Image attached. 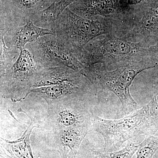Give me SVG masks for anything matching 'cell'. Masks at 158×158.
<instances>
[{
  "mask_svg": "<svg viewBox=\"0 0 158 158\" xmlns=\"http://www.w3.org/2000/svg\"><path fill=\"white\" fill-rule=\"evenodd\" d=\"M139 144L131 141L128 142L123 149L113 152H108L103 149L92 148L89 150L88 158H131L138 150Z\"/></svg>",
  "mask_w": 158,
  "mask_h": 158,
  "instance_id": "5bb4252c",
  "label": "cell"
},
{
  "mask_svg": "<svg viewBox=\"0 0 158 158\" xmlns=\"http://www.w3.org/2000/svg\"><path fill=\"white\" fill-rule=\"evenodd\" d=\"M82 74L65 66L48 68L32 88L56 85L64 81L76 78Z\"/></svg>",
  "mask_w": 158,
  "mask_h": 158,
  "instance_id": "7c38bea8",
  "label": "cell"
},
{
  "mask_svg": "<svg viewBox=\"0 0 158 158\" xmlns=\"http://www.w3.org/2000/svg\"><path fill=\"white\" fill-rule=\"evenodd\" d=\"M76 56L86 67L100 64L102 68L112 70L142 61L158 63V47H146L110 34L92 40Z\"/></svg>",
  "mask_w": 158,
  "mask_h": 158,
  "instance_id": "6da1fadb",
  "label": "cell"
},
{
  "mask_svg": "<svg viewBox=\"0 0 158 158\" xmlns=\"http://www.w3.org/2000/svg\"><path fill=\"white\" fill-rule=\"evenodd\" d=\"M35 60L46 68L65 66L83 74L86 66L55 35L40 37L31 44Z\"/></svg>",
  "mask_w": 158,
  "mask_h": 158,
  "instance_id": "52a82bcc",
  "label": "cell"
},
{
  "mask_svg": "<svg viewBox=\"0 0 158 158\" xmlns=\"http://www.w3.org/2000/svg\"><path fill=\"white\" fill-rule=\"evenodd\" d=\"M40 1V0H17L20 7L25 9H34Z\"/></svg>",
  "mask_w": 158,
  "mask_h": 158,
  "instance_id": "e0dca14e",
  "label": "cell"
},
{
  "mask_svg": "<svg viewBox=\"0 0 158 158\" xmlns=\"http://www.w3.org/2000/svg\"><path fill=\"white\" fill-rule=\"evenodd\" d=\"M91 126L101 135L104 140L103 149L108 152L118 151L126 141L142 135H153L158 130L148 104L117 120L92 116Z\"/></svg>",
  "mask_w": 158,
  "mask_h": 158,
  "instance_id": "3957f363",
  "label": "cell"
},
{
  "mask_svg": "<svg viewBox=\"0 0 158 158\" xmlns=\"http://www.w3.org/2000/svg\"><path fill=\"white\" fill-rule=\"evenodd\" d=\"M29 135L14 141H1V146L14 158H34L29 141Z\"/></svg>",
  "mask_w": 158,
  "mask_h": 158,
  "instance_id": "4fadbf2b",
  "label": "cell"
},
{
  "mask_svg": "<svg viewBox=\"0 0 158 158\" xmlns=\"http://www.w3.org/2000/svg\"><path fill=\"white\" fill-rule=\"evenodd\" d=\"M157 65L152 61H142L122 65L112 70L94 65L85 67L84 74L94 86L97 94L102 91L114 93L121 103L122 114L126 116L139 109L130 92L134 80L142 72Z\"/></svg>",
  "mask_w": 158,
  "mask_h": 158,
  "instance_id": "7a4b0ae2",
  "label": "cell"
},
{
  "mask_svg": "<svg viewBox=\"0 0 158 158\" xmlns=\"http://www.w3.org/2000/svg\"><path fill=\"white\" fill-rule=\"evenodd\" d=\"M70 6L72 11L83 17L97 15L115 20L121 17L123 3L121 0H77Z\"/></svg>",
  "mask_w": 158,
  "mask_h": 158,
  "instance_id": "9c48e42d",
  "label": "cell"
},
{
  "mask_svg": "<svg viewBox=\"0 0 158 158\" xmlns=\"http://www.w3.org/2000/svg\"><path fill=\"white\" fill-rule=\"evenodd\" d=\"M49 35H55L51 29L37 27L29 20L16 31L14 37L15 47L19 49L24 48L27 44L32 43L40 37Z\"/></svg>",
  "mask_w": 158,
  "mask_h": 158,
  "instance_id": "8fae6325",
  "label": "cell"
},
{
  "mask_svg": "<svg viewBox=\"0 0 158 158\" xmlns=\"http://www.w3.org/2000/svg\"><path fill=\"white\" fill-rule=\"evenodd\" d=\"M48 123L54 131L91 122V115L84 99L66 98L47 102Z\"/></svg>",
  "mask_w": 158,
  "mask_h": 158,
  "instance_id": "ba28073f",
  "label": "cell"
},
{
  "mask_svg": "<svg viewBox=\"0 0 158 158\" xmlns=\"http://www.w3.org/2000/svg\"><path fill=\"white\" fill-rule=\"evenodd\" d=\"M51 30L76 56L92 40L113 34V21L103 17L96 20L83 17L68 7L52 25Z\"/></svg>",
  "mask_w": 158,
  "mask_h": 158,
  "instance_id": "277c9868",
  "label": "cell"
},
{
  "mask_svg": "<svg viewBox=\"0 0 158 158\" xmlns=\"http://www.w3.org/2000/svg\"><path fill=\"white\" fill-rule=\"evenodd\" d=\"M14 63L1 69V94L13 102L24 99L34 84L48 68L39 64L30 51L19 49Z\"/></svg>",
  "mask_w": 158,
  "mask_h": 158,
  "instance_id": "5b68a950",
  "label": "cell"
},
{
  "mask_svg": "<svg viewBox=\"0 0 158 158\" xmlns=\"http://www.w3.org/2000/svg\"><path fill=\"white\" fill-rule=\"evenodd\" d=\"M112 34L146 47L158 45V0L113 21Z\"/></svg>",
  "mask_w": 158,
  "mask_h": 158,
  "instance_id": "8992f818",
  "label": "cell"
},
{
  "mask_svg": "<svg viewBox=\"0 0 158 158\" xmlns=\"http://www.w3.org/2000/svg\"><path fill=\"white\" fill-rule=\"evenodd\" d=\"M145 1L146 0H127V4L129 6H134Z\"/></svg>",
  "mask_w": 158,
  "mask_h": 158,
  "instance_id": "ac0fdd59",
  "label": "cell"
},
{
  "mask_svg": "<svg viewBox=\"0 0 158 158\" xmlns=\"http://www.w3.org/2000/svg\"><path fill=\"white\" fill-rule=\"evenodd\" d=\"M153 158H158V150L156 153V154L155 155V156H154Z\"/></svg>",
  "mask_w": 158,
  "mask_h": 158,
  "instance_id": "ffe728a7",
  "label": "cell"
},
{
  "mask_svg": "<svg viewBox=\"0 0 158 158\" xmlns=\"http://www.w3.org/2000/svg\"><path fill=\"white\" fill-rule=\"evenodd\" d=\"M91 122L55 131L54 145L61 158H76L82 141L88 134Z\"/></svg>",
  "mask_w": 158,
  "mask_h": 158,
  "instance_id": "30bf717a",
  "label": "cell"
},
{
  "mask_svg": "<svg viewBox=\"0 0 158 158\" xmlns=\"http://www.w3.org/2000/svg\"><path fill=\"white\" fill-rule=\"evenodd\" d=\"M1 158H10V157L7 155L6 152H4V150L3 148H1Z\"/></svg>",
  "mask_w": 158,
  "mask_h": 158,
  "instance_id": "d6986e66",
  "label": "cell"
},
{
  "mask_svg": "<svg viewBox=\"0 0 158 158\" xmlns=\"http://www.w3.org/2000/svg\"><path fill=\"white\" fill-rule=\"evenodd\" d=\"M158 150V137L146 136L144 141L139 144L136 158H153Z\"/></svg>",
  "mask_w": 158,
  "mask_h": 158,
  "instance_id": "9a60e30c",
  "label": "cell"
},
{
  "mask_svg": "<svg viewBox=\"0 0 158 158\" xmlns=\"http://www.w3.org/2000/svg\"><path fill=\"white\" fill-rule=\"evenodd\" d=\"M77 0H60L52 3L48 7L49 12L53 16L58 17L66 8Z\"/></svg>",
  "mask_w": 158,
  "mask_h": 158,
  "instance_id": "2e32d148",
  "label": "cell"
}]
</instances>
